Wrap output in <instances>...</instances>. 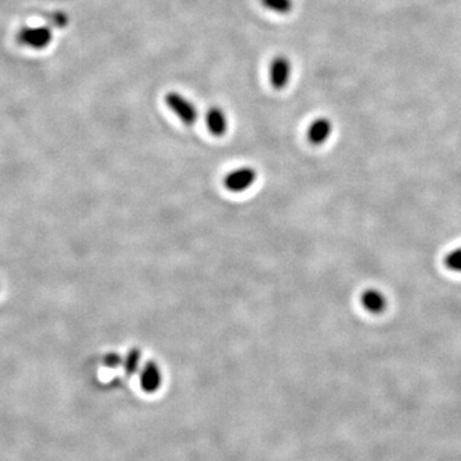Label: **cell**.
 Masks as SVG:
<instances>
[{
	"label": "cell",
	"instance_id": "6da1fadb",
	"mask_svg": "<svg viewBox=\"0 0 461 461\" xmlns=\"http://www.w3.org/2000/svg\"><path fill=\"white\" fill-rule=\"evenodd\" d=\"M164 101H166L168 109L185 126L191 127V126L197 125L200 113H199L197 105L190 99L186 98L185 95H182L178 91H169L164 98Z\"/></svg>",
	"mask_w": 461,
	"mask_h": 461
},
{
	"label": "cell",
	"instance_id": "7a4b0ae2",
	"mask_svg": "<svg viewBox=\"0 0 461 461\" xmlns=\"http://www.w3.org/2000/svg\"><path fill=\"white\" fill-rule=\"evenodd\" d=\"M292 62L285 54H278L271 60L269 69H268V77L269 84L275 90H284L290 85V81L292 77Z\"/></svg>",
	"mask_w": 461,
	"mask_h": 461
},
{
	"label": "cell",
	"instance_id": "3957f363",
	"mask_svg": "<svg viewBox=\"0 0 461 461\" xmlns=\"http://www.w3.org/2000/svg\"><path fill=\"white\" fill-rule=\"evenodd\" d=\"M17 40L21 45L29 49L41 50L48 48L53 41V29L49 26H35L20 29Z\"/></svg>",
	"mask_w": 461,
	"mask_h": 461
},
{
	"label": "cell",
	"instance_id": "277c9868",
	"mask_svg": "<svg viewBox=\"0 0 461 461\" xmlns=\"http://www.w3.org/2000/svg\"><path fill=\"white\" fill-rule=\"evenodd\" d=\"M258 179V172L253 167L236 168L234 171L228 172L223 178V186L228 191L240 194L249 190L256 184Z\"/></svg>",
	"mask_w": 461,
	"mask_h": 461
},
{
	"label": "cell",
	"instance_id": "5b68a950",
	"mask_svg": "<svg viewBox=\"0 0 461 461\" xmlns=\"http://www.w3.org/2000/svg\"><path fill=\"white\" fill-rule=\"evenodd\" d=\"M163 383V373L157 362H147L140 369V387L144 393H157Z\"/></svg>",
	"mask_w": 461,
	"mask_h": 461
},
{
	"label": "cell",
	"instance_id": "8992f818",
	"mask_svg": "<svg viewBox=\"0 0 461 461\" xmlns=\"http://www.w3.org/2000/svg\"><path fill=\"white\" fill-rule=\"evenodd\" d=\"M228 116L221 107L213 105L206 110L205 125L210 135L223 138L228 131Z\"/></svg>",
	"mask_w": 461,
	"mask_h": 461
},
{
	"label": "cell",
	"instance_id": "52a82bcc",
	"mask_svg": "<svg viewBox=\"0 0 461 461\" xmlns=\"http://www.w3.org/2000/svg\"><path fill=\"white\" fill-rule=\"evenodd\" d=\"M332 122L328 118L319 117L314 119L306 131V136L312 145H323L332 135Z\"/></svg>",
	"mask_w": 461,
	"mask_h": 461
},
{
	"label": "cell",
	"instance_id": "ba28073f",
	"mask_svg": "<svg viewBox=\"0 0 461 461\" xmlns=\"http://www.w3.org/2000/svg\"><path fill=\"white\" fill-rule=\"evenodd\" d=\"M260 4L265 10L281 16L290 14L295 8V0H260Z\"/></svg>",
	"mask_w": 461,
	"mask_h": 461
},
{
	"label": "cell",
	"instance_id": "9c48e42d",
	"mask_svg": "<svg viewBox=\"0 0 461 461\" xmlns=\"http://www.w3.org/2000/svg\"><path fill=\"white\" fill-rule=\"evenodd\" d=\"M384 297L379 292L377 291H366L365 294L363 295V305L365 306V309H368L369 312H373V313H378L381 312L383 308H384Z\"/></svg>",
	"mask_w": 461,
	"mask_h": 461
},
{
	"label": "cell",
	"instance_id": "30bf717a",
	"mask_svg": "<svg viewBox=\"0 0 461 461\" xmlns=\"http://www.w3.org/2000/svg\"><path fill=\"white\" fill-rule=\"evenodd\" d=\"M140 363H141V351L138 350V347H134L128 351L126 358L123 359L125 372L128 375L138 373V369H140Z\"/></svg>",
	"mask_w": 461,
	"mask_h": 461
},
{
	"label": "cell",
	"instance_id": "8fae6325",
	"mask_svg": "<svg viewBox=\"0 0 461 461\" xmlns=\"http://www.w3.org/2000/svg\"><path fill=\"white\" fill-rule=\"evenodd\" d=\"M48 20L50 21L51 26L57 27V29H63L68 25L69 18L68 14L62 12V10H55V12H51L49 16H48Z\"/></svg>",
	"mask_w": 461,
	"mask_h": 461
},
{
	"label": "cell",
	"instance_id": "7c38bea8",
	"mask_svg": "<svg viewBox=\"0 0 461 461\" xmlns=\"http://www.w3.org/2000/svg\"><path fill=\"white\" fill-rule=\"evenodd\" d=\"M104 364L108 368H117L121 364H123L122 356L117 353H110L104 358Z\"/></svg>",
	"mask_w": 461,
	"mask_h": 461
}]
</instances>
